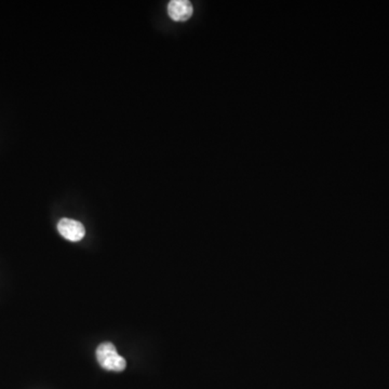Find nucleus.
<instances>
[{
    "label": "nucleus",
    "mask_w": 389,
    "mask_h": 389,
    "mask_svg": "<svg viewBox=\"0 0 389 389\" xmlns=\"http://www.w3.org/2000/svg\"><path fill=\"white\" fill-rule=\"evenodd\" d=\"M96 355L98 362L103 369L115 372H122L126 369V359L118 355L114 344L109 342L102 343L96 349Z\"/></svg>",
    "instance_id": "nucleus-1"
},
{
    "label": "nucleus",
    "mask_w": 389,
    "mask_h": 389,
    "mask_svg": "<svg viewBox=\"0 0 389 389\" xmlns=\"http://www.w3.org/2000/svg\"><path fill=\"white\" fill-rule=\"evenodd\" d=\"M58 233L61 234L65 239L69 241H80L86 235L85 226L78 221L71 219H62L58 223Z\"/></svg>",
    "instance_id": "nucleus-2"
},
{
    "label": "nucleus",
    "mask_w": 389,
    "mask_h": 389,
    "mask_svg": "<svg viewBox=\"0 0 389 389\" xmlns=\"http://www.w3.org/2000/svg\"><path fill=\"white\" fill-rule=\"evenodd\" d=\"M168 13L175 22H185L192 18V3L187 0H172L168 5Z\"/></svg>",
    "instance_id": "nucleus-3"
}]
</instances>
